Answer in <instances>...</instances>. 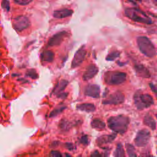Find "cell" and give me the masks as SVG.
<instances>
[{
	"label": "cell",
	"mask_w": 157,
	"mask_h": 157,
	"mask_svg": "<svg viewBox=\"0 0 157 157\" xmlns=\"http://www.w3.org/2000/svg\"><path fill=\"white\" fill-rule=\"evenodd\" d=\"M149 86H150L151 90H152V91L155 94L156 96L157 97V85H156L152 83H149Z\"/></svg>",
	"instance_id": "f1b7e54d"
},
{
	"label": "cell",
	"mask_w": 157,
	"mask_h": 157,
	"mask_svg": "<svg viewBox=\"0 0 157 157\" xmlns=\"http://www.w3.org/2000/svg\"><path fill=\"white\" fill-rule=\"evenodd\" d=\"M128 1H129L130 2H133V3H137V2H140L141 1V0H128Z\"/></svg>",
	"instance_id": "e575fe53"
},
{
	"label": "cell",
	"mask_w": 157,
	"mask_h": 157,
	"mask_svg": "<svg viewBox=\"0 0 157 157\" xmlns=\"http://www.w3.org/2000/svg\"><path fill=\"white\" fill-rule=\"evenodd\" d=\"M66 108V106L62 105V106H58V107H56L55 109H54L51 113L49 115L50 117H55L57 115H58L59 113H60L61 112H62Z\"/></svg>",
	"instance_id": "603a6c76"
},
{
	"label": "cell",
	"mask_w": 157,
	"mask_h": 157,
	"mask_svg": "<svg viewBox=\"0 0 157 157\" xmlns=\"http://www.w3.org/2000/svg\"><path fill=\"white\" fill-rule=\"evenodd\" d=\"M68 36V33L66 31H62L53 35L48 40V45L50 47L59 45L64 39Z\"/></svg>",
	"instance_id": "30bf717a"
},
{
	"label": "cell",
	"mask_w": 157,
	"mask_h": 157,
	"mask_svg": "<svg viewBox=\"0 0 157 157\" xmlns=\"http://www.w3.org/2000/svg\"><path fill=\"white\" fill-rule=\"evenodd\" d=\"M125 15L131 20L141 23L151 24V18L142 10L137 8H126L124 10Z\"/></svg>",
	"instance_id": "3957f363"
},
{
	"label": "cell",
	"mask_w": 157,
	"mask_h": 157,
	"mask_svg": "<svg viewBox=\"0 0 157 157\" xmlns=\"http://www.w3.org/2000/svg\"><path fill=\"white\" fill-rule=\"evenodd\" d=\"M59 127L61 129H63V130H67L69 127V123L67 121L63 120V121H61L59 123Z\"/></svg>",
	"instance_id": "484cf974"
},
{
	"label": "cell",
	"mask_w": 157,
	"mask_h": 157,
	"mask_svg": "<svg viewBox=\"0 0 157 157\" xmlns=\"http://www.w3.org/2000/svg\"><path fill=\"white\" fill-rule=\"evenodd\" d=\"M84 94L87 96L98 98L100 96V87L96 84H89L85 87Z\"/></svg>",
	"instance_id": "8fae6325"
},
{
	"label": "cell",
	"mask_w": 157,
	"mask_h": 157,
	"mask_svg": "<svg viewBox=\"0 0 157 157\" xmlns=\"http://www.w3.org/2000/svg\"><path fill=\"white\" fill-rule=\"evenodd\" d=\"M120 55V52L118 51H115V52H112L111 53H110L109 54H108L106 56V60L109 61H112L115 60L116 58H117L118 57H119Z\"/></svg>",
	"instance_id": "cb8c5ba5"
},
{
	"label": "cell",
	"mask_w": 157,
	"mask_h": 157,
	"mask_svg": "<svg viewBox=\"0 0 157 157\" xmlns=\"http://www.w3.org/2000/svg\"><path fill=\"white\" fill-rule=\"evenodd\" d=\"M40 59L42 61L50 63L54 59V53L50 50L44 51L40 54Z\"/></svg>",
	"instance_id": "d6986e66"
},
{
	"label": "cell",
	"mask_w": 157,
	"mask_h": 157,
	"mask_svg": "<svg viewBox=\"0 0 157 157\" xmlns=\"http://www.w3.org/2000/svg\"><path fill=\"white\" fill-rule=\"evenodd\" d=\"M129 124V118L122 115L111 117L107 120L108 127L116 133L124 134L127 131Z\"/></svg>",
	"instance_id": "6da1fadb"
},
{
	"label": "cell",
	"mask_w": 157,
	"mask_h": 157,
	"mask_svg": "<svg viewBox=\"0 0 157 157\" xmlns=\"http://www.w3.org/2000/svg\"><path fill=\"white\" fill-rule=\"evenodd\" d=\"M68 83H69L68 81L66 80H61L56 85V86L53 88L52 93L58 96V94L61 93V92L63 91H64L65 90L67 85H68Z\"/></svg>",
	"instance_id": "2e32d148"
},
{
	"label": "cell",
	"mask_w": 157,
	"mask_h": 157,
	"mask_svg": "<svg viewBox=\"0 0 157 157\" xmlns=\"http://www.w3.org/2000/svg\"><path fill=\"white\" fill-rule=\"evenodd\" d=\"M31 25L29 18L25 15L17 16L13 18L12 25L15 31L21 32L28 28Z\"/></svg>",
	"instance_id": "52a82bcc"
},
{
	"label": "cell",
	"mask_w": 157,
	"mask_h": 157,
	"mask_svg": "<svg viewBox=\"0 0 157 157\" xmlns=\"http://www.w3.org/2000/svg\"><path fill=\"white\" fill-rule=\"evenodd\" d=\"M126 151L128 157H137L134 146L130 144H126Z\"/></svg>",
	"instance_id": "7402d4cb"
},
{
	"label": "cell",
	"mask_w": 157,
	"mask_h": 157,
	"mask_svg": "<svg viewBox=\"0 0 157 157\" xmlns=\"http://www.w3.org/2000/svg\"><path fill=\"white\" fill-rule=\"evenodd\" d=\"M67 93H60L59 94H58V95L57 96V97L60 98H62V99H64V98H65L67 96Z\"/></svg>",
	"instance_id": "d6a6232c"
},
{
	"label": "cell",
	"mask_w": 157,
	"mask_h": 157,
	"mask_svg": "<svg viewBox=\"0 0 157 157\" xmlns=\"http://www.w3.org/2000/svg\"><path fill=\"white\" fill-rule=\"evenodd\" d=\"M80 142L81 144H83V145H88V137L86 136H82L80 139Z\"/></svg>",
	"instance_id": "4dcf8cb0"
},
{
	"label": "cell",
	"mask_w": 157,
	"mask_h": 157,
	"mask_svg": "<svg viewBox=\"0 0 157 157\" xmlns=\"http://www.w3.org/2000/svg\"><path fill=\"white\" fill-rule=\"evenodd\" d=\"M26 75L28 76V77H31V78L33 79H36L38 77V75L36 72V71L34 70V69H30V70H28L26 73Z\"/></svg>",
	"instance_id": "d4e9b609"
},
{
	"label": "cell",
	"mask_w": 157,
	"mask_h": 157,
	"mask_svg": "<svg viewBox=\"0 0 157 157\" xmlns=\"http://www.w3.org/2000/svg\"><path fill=\"white\" fill-rule=\"evenodd\" d=\"M73 12V10L71 9H63L55 10L53 13V16L56 18H63L72 15Z\"/></svg>",
	"instance_id": "9a60e30c"
},
{
	"label": "cell",
	"mask_w": 157,
	"mask_h": 157,
	"mask_svg": "<svg viewBox=\"0 0 157 157\" xmlns=\"http://www.w3.org/2000/svg\"><path fill=\"white\" fill-rule=\"evenodd\" d=\"M52 157H63L61 153L56 150H53L51 152Z\"/></svg>",
	"instance_id": "f546056e"
},
{
	"label": "cell",
	"mask_w": 157,
	"mask_h": 157,
	"mask_svg": "<svg viewBox=\"0 0 157 157\" xmlns=\"http://www.w3.org/2000/svg\"><path fill=\"white\" fill-rule=\"evenodd\" d=\"M126 79V74L120 71H109L104 75L105 82L110 85L123 83Z\"/></svg>",
	"instance_id": "5b68a950"
},
{
	"label": "cell",
	"mask_w": 157,
	"mask_h": 157,
	"mask_svg": "<svg viewBox=\"0 0 157 157\" xmlns=\"http://www.w3.org/2000/svg\"><path fill=\"white\" fill-rule=\"evenodd\" d=\"M93 128L98 130H102L105 128V123L99 119H93L91 122Z\"/></svg>",
	"instance_id": "ffe728a7"
},
{
	"label": "cell",
	"mask_w": 157,
	"mask_h": 157,
	"mask_svg": "<svg viewBox=\"0 0 157 157\" xmlns=\"http://www.w3.org/2000/svg\"><path fill=\"white\" fill-rule=\"evenodd\" d=\"M90 157H102L98 151H94L90 156Z\"/></svg>",
	"instance_id": "1f68e13d"
},
{
	"label": "cell",
	"mask_w": 157,
	"mask_h": 157,
	"mask_svg": "<svg viewBox=\"0 0 157 157\" xmlns=\"http://www.w3.org/2000/svg\"><path fill=\"white\" fill-rule=\"evenodd\" d=\"M137 44L140 52L145 56L152 58L156 55V50L151 41L146 36L137 37Z\"/></svg>",
	"instance_id": "7a4b0ae2"
},
{
	"label": "cell",
	"mask_w": 157,
	"mask_h": 157,
	"mask_svg": "<svg viewBox=\"0 0 157 157\" xmlns=\"http://www.w3.org/2000/svg\"><path fill=\"white\" fill-rule=\"evenodd\" d=\"M86 54V50L85 47V45H82L78 50H77L74 56L71 63V68H75L79 66L85 59Z\"/></svg>",
	"instance_id": "9c48e42d"
},
{
	"label": "cell",
	"mask_w": 157,
	"mask_h": 157,
	"mask_svg": "<svg viewBox=\"0 0 157 157\" xmlns=\"http://www.w3.org/2000/svg\"><path fill=\"white\" fill-rule=\"evenodd\" d=\"M144 123L152 130H155L156 128V123L154 118L149 114L145 115L144 118Z\"/></svg>",
	"instance_id": "ac0fdd59"
},
{
	"label": "cell",
	"mask_w": 157,
	"mask_h": 157,
	"mask_svg": "<svg viewBox=\"0 0 157 157\" xmlns=\"http://www.w3.org/2000/svg\"><path fill=\"white\" fill-rule=\"evenodd\" d=\"M114 155L115 157H126L123 147L121 144H117Z\"/></svg>",
	"instance_id": "44dd1931"
},
{
	"label": "cell",
	"mask_w": 157,
	"mask_h": 157,
	"mask_svg": "<svg viewBox=\"0 0 157 157\" xmlns=\"http://www.w3.org/2000/svg\"><path fill=\"white\" fill-rule=\"evenodd\" d=\"M98 72V67L94 64H91L89 66H87L85 72L83 74L82 78L83 80L86 81L88 80L93 77H94Z\"/></svg>",
	"instance_id": "7c38bea8"
},
{
	"label": "cell",
	"mask_w": 157,
	"mask_h": 157,
	"mask_svg": "<svg viewBox=\"0 0 157 157\" xmlns=\"http://www.w3.org/2000/svg\"><path fill=\"white\" fill-rule=\"evenodd\" d=\"M65 155H66V157H72V156H71V155H69V154H67V153H66V154H65Z\"/></svg>",
	"instance_id": "d590c367"
},
{
	"label": "cell",
	"mask_w": 157,
	"mask_h": 157,
	"mask_svg": "<svg viewBox=\"0 0 157 157\" xmlns=\"http://www.w3.org/2000/svg\"><path fill=\"white\" fill-rule=\"evenodd\" d=\"M134 69L137 75L143 78L150 77V74L149 71L142 64H136L134 66Z\"/></svg>",
	"instance_id": "5bb4252c"
},
{
	"label": "cell",
	"mask_w": 157,
	"mask_h": 157,
	"mask_svg": "<svg viewBox=\"0 0 157 157\" xmlns=\"http://www.w3.org/2000/svg\"><path fill=\"white\" fill-rule=\"evenodd\" d=\"M134 102L138 110H142L153 105L154 101L152 96L149 94H143L138 91L134 95Z\"/></svg>",
	"instance_id": "277c9868"
},
{
	"label": "cell",
	"mask_w": 157,
	"mask_h": 157,
	"mask_svg": "<svg viewBox=\"0 0 157 157\" xmlns=\"http://www.w3.org/2000/svg\"><path fill=\"white\" fill-rule=\"evenodd\" d=\"M124 101V94L120 91H117L109 95L107 98L102 101L103 104H113L117 105L123 103Z\"/></svg>",
	"instance_id": "ba28073f"
},
{
	"label": "cell",
	"mask_w": 157,
	"mask_h": 157,
	"mask_svg": "<svg viewBox=\"0 0 157 157\" xmlns=\"http://www.w3.org/2000/svg\"><path fill=\"white\" fill-rule=\"evenodd\" d=\"M156 1H157V0H156Z\"/></svg>",
	"instance_id": "8d00e7d4"
},
{
	"label": "cell",
	"mask_w": 157,
	"mask_h": 157,
	"mask_svg": "<svg viewBox=\"0 0 157 157\" xmlns=\"http://www.w3.org/2000/svg\"><path fill=\"white\" fill-rule=\"evenodd\" d=\"M2 7L6 10L7 11H9V2L7 0H3L2 2Z\"/></svg>",
	"instance_id": "83f0119b"
},
{
	"label": "cell",
	"mask_w": 157,
	"mask_h": 157,
	"mask_svg": "<svg viewBox=\"0 0 157 157\" xmlns=\"http://www.w3.org/2000/svg\"><path fill=\"white\" fill-rule=\"evenodd\" d=\"M77 109L80 111L86 112H93L96 110V107L93 104L91 103H83L77 105Z\"/></svg>",
	"instance_id": "e0dca14e"
},
{
	"label": "cell",
	"mask_w": 157,
	"mask_h": 157,
	"mask_svg": "<svg viewBox=\"0 0 157 157\" xmlns=\"http://www.w3.org/2000/svg\"><path fill=\"white\" fill-rule=\"evenodd\" d=\"M150 132L147 129L139 131L134 139V143L137 147H142L147 145L150 139Z\"/></svg>",
	"instance_id": "8992f818"
},
{
	"label": "cell",
	"mask_w": 157,
	"mask_h": 157,
	"mask_svg": "<svg viewBox=\"0 0 157 157\" xmlns=\"http://www.w3.org/2000/svg\"><path fill=\"white\" fill-rule=\"evenodd\" d=\"M34 0H13V1L19 5L21 6H26L31 3Z\"/></svg>",
	"instance_id": "4316f807"
},
{
	"label": "cell",
	"mask_w": 157,
	"mask_h": 157,
	"mask_svg": "<svg viewBox=\"0 0 157 157\" xmlns=\"http://www.w3.org/2000/svg\"><path fill=\"white\" fill-rule=\"evenodd\" d=\"M117 137L116 134H109V135H103L101 136L96 139V142L98 145H102L105 144L110 143L112 141L115 140V139Z\"/></svg>",
	"instance_id": "4fadbf2b"
},
{
	"label": "cell",
	"mask_w": 157,
	"mask_h": 157,
	"mask_svg": "<svg viewBox=\"0 0 157 157\" xmlns=\"http://www.w3.org/2000/svg\"><path fill=\"white\" fill-rule=\"evenodd\" d=\"M66 145H67V147L69 150H72V144L71 143H67Z\"/></svg>",
	"instance_id": "836d02e7"
}]
</instances>
